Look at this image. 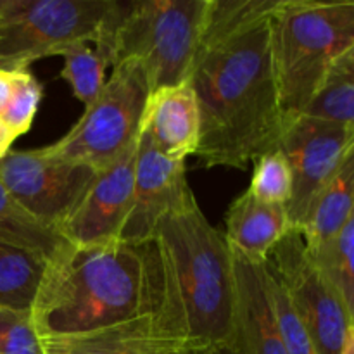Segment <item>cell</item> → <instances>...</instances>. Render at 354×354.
Listing matches in <instances>:
<instances>
[{
  "label": "cell",
  "mask_w": 354,
  "mask_h": 354,
  "mask_svg": "<svg viewBox=\"0 0 354 354\" xmlns=\"http://www.w3.org/2000/svg\"><path fill=\"white\" fill-rule=\"evenodd\" d=\"M47 258L0 241V306L30 310Z\"/></svg>",
  "instance_id": "ac0fdd59"
},
{
  "label": "cell",
  "mask_w": 354,
  "mask_h": 354,
  "mask_svg": "<svg viewBox=\"0 0 354 354\" xmlns=\"http://www.w3.org/2000/svg\"><path fill=\"white\" fill-rule=\"evenodd\" d=\"M275 0H211L187 83L199 107L196 154L207 168L244 169L279 147L283 114L268 17Z\"/></svg>",
  "instance_id": "6da1fadb"
},
{
  "label": "cell",
  "mask_w": 354,
  "mask_h": 354,
  "mask_svg": "<svg viewBox=\"0 0 354 354\" xmlns=\"http://www.w3.org/2000/svg\"><path fill=\"white\" fill-rule=\"evenodd\" d=\"M301 116L354 127V50L332 66Z\"/></svg>",
  "instance_id": "d6986e66"
},
{
  "label": "cell",
  "mask_w": 354,
  "mask_h": 354,
  "mask_svg": "<svg viewBox=\"0 0 354 354\" xmlns=\"http://www.w3.org/2000/svg\"><path fill=\"white\" fill-rule=\"evenodd\" d=\"M14 140H16L14 133L6 127V123L0 120V158H3V156L10 151V145H12Z\"/></svg>",
  "instance_id": "83f0119b"
},
{
  "label": "cell",
  "mask_w": 354,
  "mask_h": 354,
  "mask_svg": "<svg viewBox=\"0 0 354 354\" xmlns=\"http://www.w3.org/2000/svg\"><path fill=\"white\" fill-rule=\"evenodd\" d=\"M216 354H237L234 348H228V349H220V351H216Z\"/></svg>",
  "instance_id": "f546056e"
},
{
  "label": "cell",
  "mask_w": 354,
  "mask_h": 354,
  "mask_svg": "<svg viewBox=\"0 0 354 354\" xmlns=\"http://www.w3.org/2000/svg\"><path fill=\"white\" fill-rule=\"evenodd\" d=\"M283 121L303 113L332 66L354 50L353 0H275L268 17Z\"/></svg>",
  "instance_id": "5b68a950"
},
{
  "label": "cell",
  "mask_w": 354,
  "mask_h": 354,
  "mask_svg": "<svg viewBox=\"0 0 354 354\" xmlns=\"http://www.w3.org/2000/svg\"><path fill=\"white\" fill-rule=\"evenodd\" d=\"M225 241L239 258L265 263L272 249L290 230L286 206L259 201L249 190L230 204L225 216Z\"/></svg>",
  "instance_id": "2e32d148"
},
{
  "label": "cell",
  "mask_w": 354,
  "mask_h": 354,
  "mask_svg": "<svg viewBox=\"0 0 354 354\" xmlns=\"http://www.w3.org/2000/svg\"><path fill=\"white\" fill-rule=\"evenodd\" d=\"M234 256L235 342L237 354H289L277 328L263 263Z\"/></svg>",
  "instance_id": "5bb4252c"
},
{
  "label": "cell",
  "mask_w": 354,
  "mask_h": 354,
  "mask_svg": "<svg viewBox=\"0 0 354 354\" xmlns=\"http://www.w3.org/2000/svg\"><path fill=\"white\" fill-rule=\"evenodd\" d=\"M190 190L185 161H175L162 156L140 130L133 196L120 241L133 245L149 244L159 221L175 209Z\"/></svg>",
  "instance_id": "7c38bea8"
},
{
  "label": "cell",
  "mask_w": 354,
  "mask_h": 354,
  "mask_svg": "<svg viewBox=\"0 0 354 354\" xmlns=\"http://www.w3.org/2000/svg\"><path fill=\"white\" fill-rule=\"evenodd\" d=\"M109 0H0V71H28L80 41H95Z\"/></svg>",
  "instance_id": "8992f818"
},
{
  "label": "cell",
  "mask_w": 354,
  "mask_h": 354,
  "mask_svg": "<svg viewBox=\"0 0 354 354\" xmlns=\"http://www.w3.org/2000/svg\"><path fill=\"white\" fill-rule=\"evenodd\" d=\"M64 68L61 76L69 83L80 102L88 106L106 83V62L88 41H80L62 52Z\"/></svg>",
  "instance_id": "7402d4cb"
},
{
  "label": "cell",
  "mask_w": 354,
  "mask_h": 354,
  "mask_svg": "<svg viewBox=\"0 0 354 354\" xmlns=\"http://www.w3.org/2000/svg\"><path fill=\"white\" fill-rule=\"evenodd\" d=\"M93 176L95 169L59 158L48 147L0 158V183L30 216L59 235Z\"/></svg>",
  "instance_id": "9c48e42d"
},
{
  "label": "cell",
  "mask_w": 354,
  "mask_h": 354,
  "mask_svg": "<svg viewBox=\"0 0 354 354\" xmlns=\"http://www.w3.org/2000/svg\"><path fill=\"white\" fill-rule=\"evenodd\" d=\"M0 354H45L30 310L0 306Z\"/></svg>",
  "instance_id": "484cf974"
},
{
  "label": "cell",
  "mask_w": 354,
  "mask_h": 354,
  "mask_svg": "<svg viewBox=\"0 0 354 354\" xmlns=\"http://www.w3.org/2000/svg\"><path fill=\"white\" fill-rule=\"evenodd\" d=\"M263 268H265L266 289H268L270 304H272L273 315H275L277 328H279L280 337H282L287 353L318 354L310 334H308L306 327H304L303 322L299 320V317H297V313L294 311V308L290 306L289 299H287L280 282L268 272V270H266L265 263H263Z\"/></svg>",
  "instance_id": "cb8c5ba5"
},
{
  "label": "cell",
  "mask_w": 354,
  "mask_h": 354,
  "mask_svg": "<svg viewBox=\"0 0 354 354\" xmlns=\"http://www.w3.org/2000/svg\"><path fill=\"white\" fill-rule=\"evenodd\" d=\"M137 144L106 168L95 171L85 194L61 227V237L75 245L120 241L133 196Z\"/></svg>",
  "instance_id": "8fae6325"
},
{
  "label": "cell",
  "mask_w": 354,
  "mask_h": 354,
  "mask_svg": "<svg viewBox=\"0 0 354 354\" xmlns=\"http://www.w3.org/2000/svg\"><path fill=\"white\" fill-rule=\"evenodd\" d=\"M41 97H44V88L30 71L12 73V93L6 109L0 114V120L16 138L31 128Z\"/></svg>",
  "instance_id": "d4e9b609"
},
{
  "label": "cell",
  "mask_w": 354,
  "mask_h": 354,
  "mask_svg": "<svg viewBox=\"0 0 354 354\" xmlns=\"http://www.w3.org/2000/svg\"><path fill=\"white\" fill-rule=\"evenodd\" d=\"M308 249V248H306ZM354 218L332 241L308 249L315 268L354 315Z\"/></svg>",
  "instance_id": "ffe728a7"
},
{
  "label": "cell",
  "mask_w": 354,
  "mask_h": 354,
  "mask_svg": "<svg viewBox=\"0 0 354 354\" xmlns=\"http://www.w3.org/2000/svg\"><path fill=\"white\" fill-rule=\"evenodd\" d=\"M0 241L48 258L64 239L30 216L0 183Z\"/></svg>",
  "instance_id": "44dd1931"
},
{
  "label": "cell",
  "mask_w": 354,
  "mask_h": 354,
  "mask_svg": "<svg viewBox=\"0 0 354 354\" xmlns=\"http://www.w3.org/2000/svg\"><path fill=\"white\" fill-rule=\"evenodd\" d=\"M249 192L259 201L286 206L292 194V171L279 147L265 152L254 161Z\"/></svg>",
  "instance_id": "603a6c76"
},
{
  "label": "cell",
  "mask_w": 354,
  "mask_h": 354,
  "mask_svg": "<svg viewBox=\"0 0 354 354\" xmlns=\"http://www.w3.org/2000/svg\"><path fill=\"white\" fill-rule=\"evenodd\" d=\"M156 308V265L151 242L75 245L62 242L45 261L30 308L38 337L85 334Z\"/></svg>",
  "instance_id": "3957f363"
},
{
  "label": "cell",
  "mask_w": 354,
  "mask_h": 354,
  "mask_svg": "<svg viewBox=\"0 0 354 354\" xmlns=\"http://www.w3.org/2000/svg\"><path fill=\"white\" fill-rule=\"evenodd\" d=\"M156 324L213 351L235 342L234 256L190 190L156 227Z\"/></svg>",
  "instance_id": "7a4b0ae2"
},
{
  "label": "cell",
  "mask_w": 354,
  "mask_h": 354,
  "mask_svg": "<svg viewBox=\"0 0 354 354\" xmlns=\"http://www.w3.org/2000/svg\"><path fill=\"white\" fill-rule=\"evenodd\" d=\"M279 149L292 171V194L286 204L287 220L290 228L299 230L318 194L354 156V127L299 114L283 123Z\"/></svg>",
  "instance_id": "30bf717a"
},
{
  "label": "cell",
  "mask_w": 354,
  "mask_h": 354,
  "mask_svg": "<svg viewBox=\"0 0 354 354\" xmlns=\"http://www.w3.org/2000/svg\"><path fill=\"white\" fill-rule=\"evenodd\" d=\"M149 95L147 83L133 64L113 66L100 93L85 106L75 127L47 147L95 171L106 168L138 142Z\"/></svg>",
  "instance_id": "52a82bcc"
},
{
  "label": "cell",
  "mask_w": 354,
  "mask_h": 354,
  "mask_svg": "<svg viewBox=\"0 0 354 354\" xmlns=\"http://www.w3.org/2000/svg\"><path fill=\"white\" fill-rule=\"evenodd\" d=\"M12 93V73L0 71V114L6 109Z\"/></svg>",
  "instance_id": "4316f807"
},
{
  "label": "cell",
  "mask_w": 354,
  "mask_h": 354,
  "mask_svg": "<svg viewBox=\"0 0 354 354\" xmlns=\"http://www.w3.org/2000/svg\"><path fill=\"white\" fill-rule=\"evenodd\" d=\"M265 266L280 282L317 353L341 354L346 334L354 327V315L315 268L301 232L290 228L272 249Z\"/></svg>",
  "instance_id": "ba28073f"
},
{
  "label": "cell",
  "mask_w": 354,
  "mask_h": 354,
  "mask_svg": "<svg viewBox=\"0 0 354 354\" xmlns=\"http://www.w3.org/2000/svg\"><path fill=\"white\" fill-rule=\"evenodd\" d=\"M354 156L342 165L311 204L299 228L308 249L332 241L354 218Z\"/></svg>",
  "instance_id": "e0dca14e"
},
{
  "label": "cell",
  "mask_w": 354,
  "mask_h": 354,
  "mask_svg": "<svg viewBox=\"0 0 354 354\" xmlns=\"http://www.w3.org/2000/svg\"><path fill=\"white\" fill-rule=\"evenodd\" d=\"M341 354H354V327H351L346 334L344 344H342Z\"/></svg>",
  "instance_id": "f1b7e54d"
},
{
  "label": "cell",
  "mask_w": 354,
  "mask_h": 354,
  "mask_svg": "<svg viewBox=\"0 0 354 354\" xmlns=\"http://www.w3.org/2000/svg\"><path fill=\"white\" fill-rule=\"evenodd\" d=\"M142 131L166 158L185 161L196 154L201 120L196 95L189 83L161 88L149 95Z\"/></svg>",
  "instance_id": "9a60e30c"
},
{
  "label": "cell",
  "mask_w": 354,
  "mask_h": 354,
  "mask_svg": "<svg viewBox=\"0 0 354 354\" xmlns=\"http://www.w3.org/2000/svg\"><path fill=\"white\" fill-rule=\"evenodd\" d=\"M211 0H109L93 48L106 66L133 64L149 93L187 82Z\"/></svg>",
  "instance_id": "277c9868"
},
{
  "label": "cell",
  "mask_w": 354,
  "mask_h": 354,
  "mask_svg": "<svg viewBox=\"0 0 354 354\" xmlns=\"http://www.w3.org/2000/svg\"><path fill=\"white\" fill-rule=\"evenodd\" d=\"M45 354H216L204 346L168 334L144 313L111 327L41 339Z\"/></svg>",
  "instance_id": "4fadbf2b"
}]
</instances>
